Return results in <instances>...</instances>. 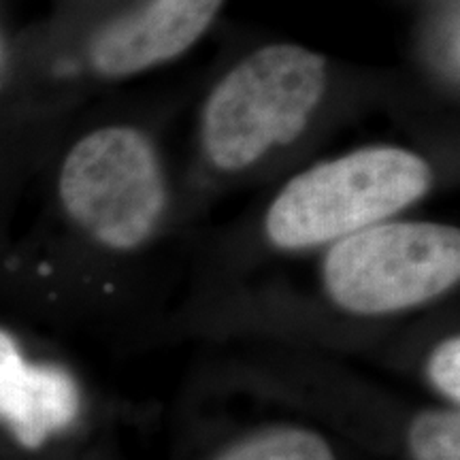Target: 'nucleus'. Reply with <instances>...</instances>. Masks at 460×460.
Segmentation results:
<instances>
[{"instance_id":"obj_5","label":"nucleus","mask_w":460,"mask_h":460,"mask_svg":"<svg viewBox=\"0 0 460 460\" xmlns=\"http://www.w3.org/2000/svg\"><path fill=\"white\" fill-rule=\"evenodd\" d=\"M82 413V393L66 369L34 365L0 329V422L24 450H41Z\"/></svg>"},{"instance_id":"obj_2","label":"nucleus","mask_w":460,"mask_h":460,"mask_svg":"<svg viewBox=\"0 0 460 460\" xmlns=\"http://www.w3.org/2000/svg\"><path fill=\"white\" fill-rule=\"evenodd\" d=\"M326 88V60L298 45H269L217 84L205 107L203 143L224 171L254 164L301 135Z\"/></svg>"},{"instance_id":"obj_4","label":"nucleus","mask_w":460,"mask_h":460,"mask_svg":"<svg viewBox=\"0 0 460 460\" xmlns=\"http://www.w3.org/2000/svg\"><path fill=\"white\" fill-rule=\"evenodd\" d=\"M60 199L102 245H141L164 209V177L152 143L128 126L90 132L68 152Z\"/></svg>"},{"instance_id":"obj_1","label":"nucleus","mask_w":460,"mask_h":460,"mask_svg":"<svg viewBox=\"0 0 460 460\" xmlns=\"http://www.w3.org/2000/svg\"><path fill=\"white\" fill-rule=\"evenodd\" d=\"M430 183L427 160L407 149H358L288 181L267 214V234L284 250L339 241L416 203Z\"/></svg>"},{"instance_id":"obj_7","label":"nucleus","mask_w":460,"mask_h":460,"mask_svg":"<svg viewBox=\"0 0 460 460\" xmlns=\"http://www.w3.org/2000/svg\"><path fill=\"white\" fill-rule=\"evenodd\" d=\"M207 460H341V456L322 430L278 422L234 437Z\"/></svg>"},{"instance_id":"obj_3","label":"nucleus","mask_w":460,"mask_h":460,"mask_svg":"<svg viewBox=\"0 0 460 460\" xmlns=\"http://www.w3.org/2000/svg\"><path fill=\"white\" fill-rule=\"evenodd\" d=\"M322 275L326 295L343 312H407L458 284L460 233L430 222L376 224L339 239Z\"/></svg>"},{"instance_id":"obj_9","label":"nucleus","mask_w":460,"mask_h":460,"mask_svg":"<svg viewBox=\"0 0 460 460\" xmlns=\"http://www.w3.org/2000/svg\"><path fill=\"white\" fill-rule=\"evenodd\" d=\"M430 388L444 399V405H460V339L447 337L430 352L427 362Z\"/></svg>"},{"instance_id":"obj_8","label":"nucleus","mask_w":460,"mask_h":460,"mask_svg":"<svg viewBox=\"0 0 460 460\" xmlns=\"http://www.w3.org/2000/svg\"><path fill=\"white\" fill-rule=\"evenodd\" d=\"M402 450L410 460H460V407H424L407 420Z\"/></svg>"},{"instance_id":"obj_6","label":"nucleus","mask_w":460,"mask_h":460,"mask_svg":"<svg viewBox=\"0 0 460 460\" xmlns=\"http://www.w3.org/2000/svg\"><path fill=\"white\" fill-rule=\"evenodd\" d=\"M222 0H152L96 34L92 65L107 77L146 71L180 56L207 31Z\"/></svg>"}]
</instances>
